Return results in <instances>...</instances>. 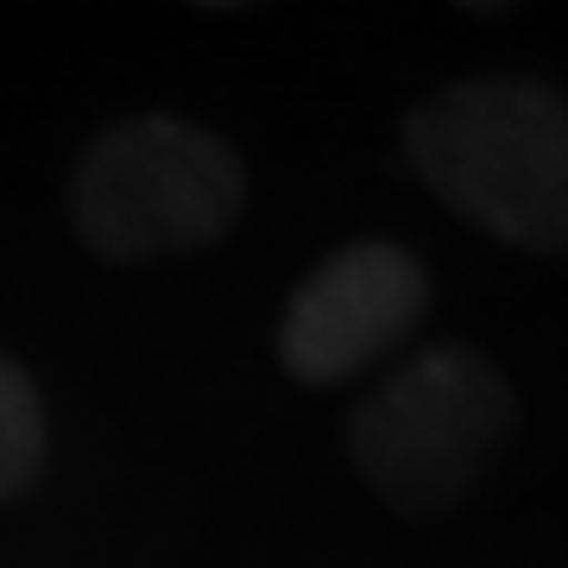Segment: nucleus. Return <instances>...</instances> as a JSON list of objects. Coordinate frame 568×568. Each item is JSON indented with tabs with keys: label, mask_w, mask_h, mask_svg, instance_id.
<instances>
[{
	"label": "nucleus",
	"mask_w": 568,
	"mask_h": 568,
	"mask_svg": "<svg viewBox=\"0 0 568 568\" xmlns=\"http://www.w3.org/2000/svg\"><path fill=\"white\" fill-rule=\"evenodd\" d=\"M51 429H44V398L32 373L0 354V499H20L44 474Z\"/></svg>",
	"instance_id": "39448f33"
},
{
	"label": "nucleus",
	"mask_w": 568,
	"mask_h": 568,
	"mask_svg": "<svg viewBox=\"0 0 568 568\" xmlns=\"http://www.w3.org/2000/svg\"><path fill=\"white\" fill-rule=\"evenodd\" d=\"M429 310V272L392 241H354L328 253L284 310L278 361L304 386H342L392 354Z\"/></svg>",
	"instance_id": "20e7f679"
},
{
	"label": "nucleus",
	"mask_w": 568,
	"mask_h": 568,
	"mask_svg": "<svg viewBox=\"0 0 568 568\" xmlns=\"http://www.w3.org/2000/svg\"><path fill=\"white\" fill-rule=\"evenodd\" d=\"M511 429V392L474 347H417L347 417L361 480L392 511L436 518L462 506Z\"/></svg>",
	"instance_id": "7ed1b4c3"
},
{
	"label": "nucleus",
	"mask_w": 568,
	"mask_h": 568,
	"mask_svg": "<svg viewBox=\"0 0 568 568\" xmlns=\"http://www.w3.org/2000/svg\"><path fill=\"white\" fill-rule=\"evenodd\" d=\"M246 209V171L222 133L178 114L114 121L70 171V222L114 265L178 260L227 241Z\"/></svg>",
	"instance_id": "f03ea898"
},
{
	"label": "nucleus",
	"mask_w": 568,
	"mask_h": 568,
	"mask_svg": "<svg viewBox=\"0 0 568 568\" xmlns=\"http://www.w3.org/2000/svg\"><path fill=\"white\" fill-rule=\"evenodd\" d=\"M405 159L462 222L525 253L568 246V108L537 77H467L405 121Z\"/></svg>",
	"instance_id": "f257e3e1"
}]
</instances>
